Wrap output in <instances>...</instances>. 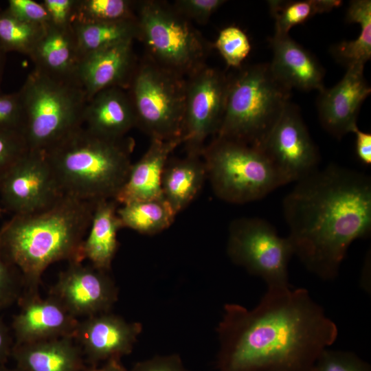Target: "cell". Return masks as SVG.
I'll return each mask as SVG.
<instances>
[{
    "mask_svg": "<svg viewBox=\"0 0 371 371\" xmlns=\"http://www.w3.org/2000/svg\"><path fill=\"white\" fill-rule=\"evenodd\" d=\"M217 371H311L337 339L336 324L304 288L267 289L252 309L227 304Z\"/></svg>",
    "mask_w": 371,
    "mask_h": 371,
    "instance_id": "6da1fadb",
    "label": "cell"
},
{
    "mask_svg": "<svg viewBox=\"0 0 371 371\" xmlns=\"http://www.w3.org/2000/svg\"><path fill=\"white\" fill-rule=\"evenodd\" d=\"M287 236L305 267L335 279L350 245L371 231V179L331 164L296 181L282 202Z\"/></svg>",
    "mask_w": 371,
    "mask_h": 371,
    "instance_id": "7a4b0ae2",
    "label": "cell"
},
{
    "mask_svg": "<svg viewBox=\"0 0 371 371\" xmlns=\"http://www.w3.org/2000/svg\"><path fill=\"white\" fill-rule=\"evenodd\" d=\"M96 201L63 194L51 206L14 214L0 227V251L36 291L45 269L56 262H82V244Z\"/></svg>",
    "mask_w": 371,
    "mask_h": 371,
    "instance_id": "3957f363",
    "label": "cell"
},
{
    "mask_svg": "<svg viewBox=\"0 0 371 371\" xmlns=\"http://www.w3.org/2000/svg\"><path fill=\"white\" fill-rule=\"evenodd\" d=\"M135 141L109 138L83 125L44 152L65 194L98 201L115 199L131 166Z\"/></svg>",
    "mask_w": 371,
    "mask_h": 371,
    "instance_id": "277c9868",
    "label": "cell"
},
{
    "mask_svg": "<svg viewBox=\"0 0 371 371\" xmlns=\"http://www.w3.org/2000/svg\"><path fill=\"white\" fill-rule=\"evenodd\" d=\"M291 91L276 78L269 63L240 67L229 76L225 110L215 136L262 150L289 102Z\"/></svg>",
    "mask_w": 371,
    "mask_h": 371,
    "instance_id": "5b68a950",
    "label": "cell"
},
{
    "mask_svg": "<svg viewBox=\"0 0 371 371\" xmlns=\"http://www.w3.org/2000/svg\"><path fill=\"white\" fill-rule=\"evenodd\" d=\"M19 92L23 110L22 133L29 150L45 152L82 126L87 99L77 82L34 69Z\"/></svg>",
    "mask_w": 371,
    "mask_h": 371,
    "instance_id": "8992f818",
    "label": "cell"
},
{
    "mask_svg": "<svg viewBox=\"0 0 371 371\" xmlns=\"http://www.w3.org/2000/svg\"><path fill=\"white\" fill-rule=\"evenodd\" d=\"M135 12L137 40L150 61L186 78L206 65L212 45L172 4L137 1Z\"/></svg>",
    "mask_w": 371,
    "mask_h": 371,
    "instance_id": "52a82bcc",
    "label": "cell"
},
{
    "mask_svg": "<svg viewBox=\"0 0 371 371\" xmlns=\"http://www.w3.org/2000/svg\"><path fill=\"white\" fill-rule=\"evenodd\" d=\"M201 157L214 193L225 202L259 200L286 184L262 150L240 142L214 136Z\"/></svg>",
    "mask_w": 371,
    "mask_h": 371,
    "instance_id": "ba28073f",
    "label": "cell"
},
{
    "mask_svg": "<svg viewBox=\"0 0 371 371\" xmlns=\"http://www.w3.org/2000/svg\"><path fill=\"white\" fill-rule=\"evenodd\" d=\"M186 78L155 64L146 57L137 64L127 91L135 126L150 139L183 137Z\"/></svg>",
    "mask_w": 371,
    "mask_h": 371,
    "instance_id": "9c48e42d",
    "label": "cell"
},
{
    "mask_svg": "<svg viewBox=\"0 0 371 371\" xmlns=\"http://www.w3.org/2000/svg\"><path fill=\"white\" fill-rule=\"evenodd\" d=\"M227 254L234 264L263 280L267 289L290 286L292 246L267 221L254 217L234 220L229 227Z\"/></svg>",
    "mask_w": 371,
    "mask_h": 371,
    "instance_id": "30bf717a",
    "label": "cell"
},
{
    "mask_svg": "<svg viewBox=\"0 0 371 371\" xmlns=\"http://www.w3.org/2000/svg\"><path fill=\"white\" fill-rule=\"evenodd\" d=\"M229 76L204 65L186 78L183 144L186 154L201 155L205 142L215 136L226 102Z\"/></svg>",
    "mask_w": 371,
    "mask_h": 371,
    "instance_id": "8fae6325",
    "label": "cell"
},
{
    "mask_svg": "<svg viewBox=\"0 0 371 371\" xmlns=\"http://www.w3.org/2000/svg\"><path fill=\"white\" fill-rule=\"evenodd\" d=\"M63 194L41 151L29 150L0 180L1 202L13 215L45 209Z\"/></svg>",
    "mask_w": 371,
    "mask_h": 371,
    "instance_id": "7c38bea8",
    "label": "cell"
},
{
    "mask_svg": "<svg viewBox=\"0 0 371 371\" xmlns=\"http://www.w3.org/2000/svg\"><path fill=\"white\" fill-rule=\"evenodd\" d=\"M263 152L287 183L318 168L319 154L298 108L290 102L267 137Z\"/></svg>",
    "mask_w": 371,
    "mask_h": 371,
    "instance_id": "4fadbf2b",
    "label": "cell"
},
{
    "mask_svg": "<svg viewBox=\"0 0 371 371\" xmlns=\"http://www.w3.org/2000/svg\"><path fill=\"white\" fill-rule=\"evenodd\" d=\"M69 263L49 295L76 317L110 312L117 300V289L108 272L80 262Z\"/></svg>",
    "mask_w": 371,
    "mask_h": 371,
    "instance_id": "5bb4252c",
    "label": "cell"
},
{
    "mask_svg": "<svg viewBox=\"0 0 371 371\" xmlns=\"http://www.w3.org/2000/svg\"><path fill=\"white\" fill-rule=\"evenodd\" d=\"M141 332V324L107 312L79 322L73 338L90 363L98 366L130 354Z\"/></svg>",
    "mask_w": 371,
    "mask_h": 371,
    "instance_id": "9a60e30c",
    "label": "cell"
},
{
    "mask_svg": "<svg viewBox=\"0 0 371 371\" xmlns=\"http://www.w3.org/2000/svg\"><path fill=\"white\" fill-rule=\"evenodd\" d=\"M19 302L20 309L12 322L15 344L73 338L79 321L56 298H41L37 291H28Z\"/></svg>",
    "mask_w": 371,
    "mask_h": 371,
    "instance_id": "2e32d148",
    "label": "cell"
},
{
    "mask_svg": "<svg viewBox=\"0 0 371 371\" xmlns=\"http://www.w3.org/2000/svg\"><path fill=\"white\" fill-rule=\"evenodd\" d=\"M363 69L362 66L347 68L337 85L319 91L317 103L320 123L327 132L338 139L358 127L360 107L371 92L363 76Z\"/></svg>",
    "mask_w": 371,
    "mask_h": 371,
    "instance_id": "e0dca14e",
    "label": "cell"
},
{
    "mask_svg": "<svg viewBox=\"0 0 371 371\" xmlns=\"http://www.w3.org/2000/svg\"><path fill=\"white\" fill-rule=\"evenodd\" d=\"M133 43L124 42L81 58L76 81L85 91L87 101L109 88L127 89L137 64Z\"/></svg>",
    "mask_w": 371,
    "mask_h": 371,
    "instance_id": "ac0fdd59",
    "label": "cell"
},
{
    "mask_svg": "<svg viewBox=\"0 0 371 371\" xmlns=\"http://www.w3.org/2000/svg\"><path fill=\"white\" fill-rule=\"evenodd\" d=\"M273 58L269 66L276 78L292 89L322 91L324 71L317 60L289 34L270 38Z\"/></svg>",
    "mask_w": 371,
    "mask_h": 371,
    "instance_id": "d6986e66",
    "label": "cell"
},
{
    "mask_svg": "<svg viewBox=\"0 0 371 371\" xmlns=\"http://www.w3.org/2000/svg\"><path fill=\"white\" fill-rule=\"evenodd\" d=\"M183 137L172 139H150L142 157L131 166L128 177L115 200L118 204L160 198L161 177L171 153L183 144Z\"/></svg>",
    "mask_w": 371,
    "mask_h": 371,
    "instance_id": "ffe728a7",
    "label": "cell"
},
{
    "mask_svg": "<svg viewBox=\"0 0 371 371\" xmlns=\"http://www.w3.org/2000/svg\"><path fill=\"white\" fill-rule=\"evenodd\" d=\"M29 57L35 69L54 78L76 82L81 59L71 25L48 24Z\"/></svg>",
    "mask_w": 371,
    "mask_h": 371,
    "instance_id": "44dd1931",
    "label": "cell"
},
{
    "mask_svg": "<svg viewBox=\"0 0 371 371\" xmlns=\"http://www.w3.org/2000/svg\"><path fill=\"white\" fill-rule=\"evenodd\" d=\"M83 126L109 138H122L135 127L133 105L126 89L112 87L102 90L86 104Z\"/></svg>",
    "mask_w": 371,
    "mask_h": 371,
    "instance_id": "7402d4cb",
    "label": "cell"
},
{
    "mask_svg": "<svg viewBox=\"0 0 371 371\" xmlns=\"http://www.w3.org/2000/svg\"><path fill=\"white\" fill-rule=\"evenodd\" d=\"M72 337L15 344L12 357L22 371H82V350Z\"/></svg>",
    "mask_w": 371,
    "mask_h": 371,
    "instance_id": "603a6c76",
    "label": "cell"
},
{
    "mask_svg": "<svg viewBox=\"0 0 371 371\" xmlns=\"http://www.w3.org/2000/svg\"><path fill=\"white\" fill-rule=\"evenodd\" d=\"M115 199L96 201L91 225L82 244V261L88 260L96 269L109 272L118 248L117 235L122 228Z\"/></svg>",
    "mask_w": 371,
    "mask_h": 371,
    "instance_id": "cb8c5ba5",
    "label": "cell"
},
{
    "mask_svg": "<svg viewBox=\"0 0 371 371\" xmlns=\"http://www.w3.org/2000/svg\"><path fill=\"white\" fill-rule=\"evenodd\" d=\"M206 179L201 155L186 154L183 158H169L161 177L163 196L177 214L194 199Z\"/></svg>",
    "mask_w": 371,
    "mask_h": 371,
    "instance_id": "d4e9b609",
    "label": "cell"
},
{
    "mask_svg": "<svg viewBox=\"0 0 371 371\" xmlns=\"http://www.w3.org/2000/svg\"><path fill=\"white\" fill-rule=\"evenodd\" d=\"M346 21L360 24L358 37L352 41L340 42L330 49L335 59L346 69L362 66L371 58V1L354 0L350 2Z\"/></svg>",
    "mask_w": 371,
    "mask_h": 371,
    "instance_id": "484cf974",
    "label": "cell"
},
{
    "mask_svg": "<svg viewBox=\"0 0 371 371\" xmlns=\"http://www.w3.org/2000/svg\"><path fill=\"white\" fill-rule=\"evenodd\" d=\"M81 58L138 38L136 19L115 22L71 23Z\"/></svg>",
    "mask_w": 371,
    "mask_h": 371,
    "instance_id": "4316f807",
    "label": "cell"
},
{
    "mask_svg": "<svg viewBox=\"0 0 371 371\" xmlns=\"http://www.w3.org/2000/svg\"><path fill=\"white\" fill-rule=\"evenodd\" d=\"M117 214L122 228L145 235H154L168 229L177 215L164 196L122 204Z\"/></svg>",
    "mask_w": 371,
    "mask_h": 371,
    "instance_id": "83f0119b",
    "label": "cell"
},
{
    "mask_svg": "<svg viewBox=\"0 0 371 371\" xmlns=\"http://www.w3.org/2000/svg\"><path fill=\"white\" fill-rule=\"evenodd\" d=\"M342 3L339 0L269 1L275 21V34H289L294 26L302 24L317 14L328 12Z\"/></svg>",
    "mask_w": 371,
    "mask_h": 371,
    "instance_id": "f1b7e54d",
    "label": "cell"
},
{
    "mask_svg": "<svg viewBox=\"0 0 371 371\" xmlns=\"http://www.w3.org/2000/svg\"><path fill=\"white\" fill-rule=\"evenodd\" d=\"M47 25L21 20L6 9L0 11V45L6 53L16 52L29 56Z\"/></svg>",
    "mask_w": 371,
    "mask_h": 371,
    "instance_id": "f546056e",
    "label": "cell"
},
{
    "mask_svg": "<svg viewBox=\"0 0 371 371\" xmlns=\"http://www.w3.org/2000/svg\"><path fill=\"white\" fill-rule=\"evenodd\" d=\"M137 1L77 0L72 23L115 22L136 19Z\"/></svg>",
    "mask_w": 371,
    "mask_h": 371,
    "instance_id": "4dcf8cb0",
    "label": "cell"
},
{
    "mask_svg": "<svg viewBox=\"0 0 371 371\" xmlns=\"http://www.w3.org/2000/svg\"><path fill=\"white\" fill-rule=\"evenodd\" d=\"M229 67H241L249 55L251 44L247 34L238 27L229 25L221 30L213 45Z\"/></svg>",
    "mask_w": 371,
    "mask_h": 371,
    "instance_id": "1f68e13d",
    "label": "cell"
},
{
    "mask_svg": "<svg viewBox=\"0 0 371 371\" xmlns=\"http://www.w3.org/2000/svg\"><path fill=\"white\" fill-rule=\"evenodd\" d=\"M311 371H371V368L354 352L326 348Z\"/></svg>",
    "mask_w": 371,
    "mask_h": 371,
    "instance_id": "d6a6232c",
    "label": "cell"
},
{
    "mask_svg": "<svg viewBox=\"0 0 371 371\" xmlns=\"http://www.w3.org/2000/svg\"><path fill=\"white\" fill-rule=\"evenodd\" d=\"M28 150L21 131L0 128V180Z\"/></svg>",
    "mask_w": 371,
    "mask_h": 371,
    "instance_id": "836d02e7",
    "label": "cell"
},
{
    "mask_svg": "<svg viewBox=\"0 0 371 371\" xmlns=\"http://www.w3.org/2000/svg\"><path fill=\"white\" fill-rule=\"evenodd\" d=\"M22 284L19 269L0 251V311L19 301Z\"/></svg>",
    "mask_w": 371,
    "mask_h": 371,
    "instance_id": "e575fe53",
    "label": "cell"
},
{
    "mask_svg": "<svg viewBox=\"0 0 371 371\" xmlns=\"http://www.w3.org/2000/svg\"><path fill=\"white\" fill-rule=\"evenodd\" d=\"M225 2L224 0H177L172 5L190 21L205 24Z\"/></svg>",
    "mask_w": 371,
    "mask_h": 371,
    "instance_id": "d590c367",
    "label": "cell"
},
{
    "mask_svg": "<svg viewBox=\"0 0 371 371\" xmlns=\"http://www.w3.org/2000/svg\"><path fill=\"white\" fill-rule=\"evenodd\" d=\"M23 126V110L19 91L8 94L0 93V128L22 133Z\"/></svg>",
    "mask_w": 371,
    "mask_h": 371,
    "instance_id": "8d00e7d4",
    "label": "cell"
},
{
    "mask_svg": "<svg viewBox=\"0 0 371 371\" xmlns=\"http://www.w3.org/2000/svg\"><path fill=\"white\" fill-rule=\"evenodd\" d=\"M6 10L12 15L24 21L47 25L49 16L43 3L33 0H9Z\"/></svg>",
    "mask_w": 371,
    "mask_h": 371,
    "instance_id": "74e56055",
    "label": "cell"
},
{
    "mask_svg": "<svg viewBox=\"0 0 371 371\" xmlns=\"http://www.w3.org/2000/svg\"><path fill=\"white\" fill-rule=\"evenodd\" d=\"M131 371H190L177 354L157 355L137 362Z\"/></svg>",
    "mask_w": 371,
    "mask_h": 371,
    "instance_id": "f35d334b",
    "label": "cell"
},
{
    "mask_svg": "<svg viewBox=\"0 0 371 371\" xmlns=\"http://www.w3.org/2000/svg\"><path fill=\"white\" fill-rule=\"evenodd\" d=\"M42 3L49 14L51 24L61 27L71 25L77 0H44Z\"/></svg>",
    "mask_w": 371,
    "mask_h": 371,
    "instance_id": "ab89813d",
    "label": "cell"
},
{
    "mask_svg": "<svg viewBox=\"0 0 371 371\" xmlns=\"http://www.w3.org/2000/svg\"><path fill=\"white\" fill-rule=\"evenodd\" d=\"M355 135V152L359 161L366 166L371 164V134L357 127L352 132Z\"/></svg>",
    "mask_w": 371,
    "mask_h": 371,
    "instance_id": "60d3db41",
    "label": "cell"
},
{
    "mask_svg": "<svg viewBox=\"0 0 371 371\" xmlns=\"http://www.w3.org/2000/svg\"><path fill=\"white\" fill-rule=\"evenodd\" d=\"M14 344L9 328L0 319V365L5 364L12 356Z\"/></svg>",
    "mask_w": 371,
    "mask_h": 371,
    "instance_id": "b9f144b4",
    "label": "cell"
},
{
    "mask_svg": "<svg viewBox=\"0 0 371 371\" xmlns=\"http://www.w3.org/2000/svg\"><path fill=\"white\" fill-rule=\"evenodd\" d=\"M121 359H113L108 360L100 367L92 366L87 371H126L121 362Z\"/></svg>",
    "mask_w": 371,
    "mask_h": 371,
    "instance_id": "7bdbcfd3",
    "label": "cell"
},
{
    "mask_svg": "<svg viewBox=\"0 0 371 371\" xmlns=\"http://www.w3.org/2000/svg\"><path fill=\"white\" fill-rule=\"evenodd\" d=\"M5 54H6V52L0 45V83L1 81L3 71L4 65H5Z\"/></svg>",
    "mask_w": 371,
    "mask_h": 371,
    "instance_id": "ee69618b",
    "label": "cell"
},
{
    "mask_svg": "<svg viewBox=\"0 0 371 371\" xmlns=\"http://www.w3.org/2000/svg\"><path fill=\"white\" fill-rule=\"evenodd\" d=\"M0 371H22V370L18 368L17 367L11 368L7 367L5 364H1Z\"/></svg>",
    "mask_w": 371,
    "mask_h": 371,
    "instance_id": "f6af8a7d",
    "label": "cell"
},
{
    "mask_svg": "<svg viewBox=\"0 0 371 371\" xmlns=\"http://www.w3.org/2000/svg\"><path fill=\"white\" fill-rule=\"evenodd\" d=\"M2 211H3V209L0 207V214L2 212Z\"/></svg>",
    "mask_w": 371,
    "mask_h": 371,
    "instance_id": "bcb514c9",
    "label": "cell"
}]
</instances>
